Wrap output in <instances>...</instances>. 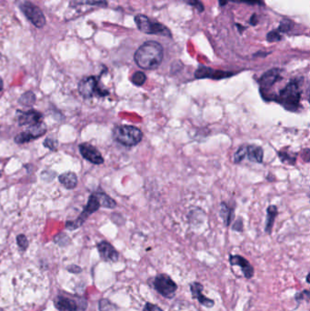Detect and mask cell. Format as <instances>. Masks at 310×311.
I'll list each match as a JSON object with an SVG mask.
<instances>
[{
	"label": "cell",
	"mask_w": 310,
	"mask_h": 311,
	"mask_svg": "<svg viewBox=\"0 0 310 311\" xmlns=\"http://www.w3.org/2000/svg\"><path fill=\"white\" fill-rule=\"evenodd\" d=\"M310 290H303V291H301V292H298L296 296H295V300L298 301V302H300L301 301H310Z\"/></svg>",
	"instance_id": "cell-30"
},
{
	"label": "cell",
	"mask_w": 310,
	"mask_h": 311,
	"mask_svg": "<svg viewBox=\"0 0 310 311\" xmlns=\"http://www.w3.org/2000/svg\"><path fill=\"white\" fill-rule=\"evenodd\" d=\"M203 290V285L199 282H192L190 284V291H191L193 299L198 300V302L206 308H213L215 301L204 295Z\"/></svg>",
	"instance_id": "cell-15"
},
{
	"label": "cell",
	"mask_w": 310,
	"mask_h": 311,
	"mask_svg": "<svg viewBox=\"0 0 310 311\" xmlns=\"http://www.w3.org/2000/svg\"><path fill=\"white\" fill-rule=\"evenodd\" d=\"M68 270L71 273L78 274L82 271V268L78 266H76V265H71L70 267H68Z\"/></svg>",
	"instance_id": "cell-36"
},
{
	"label": "cell",
	"mask_w": 310,
	"mask_h": 311,
	"mask_svg": "<svg viewBox=\"0 0 310 311\" xmlns=\"http://www.w3.org/2000/svg\"><path fill=\"white\" fill-rule=\"evenodd\" d=\"M135 22L139 30L145 34L171 37V33L167 27L158 22L152 21L148 16L144 15H138L135 16Z\"/></svg>",
	"instance_id": "cell-4"
},
{
	"label": "cell",
	"mask_w": 310,
	"mask_h": 311,
	"mask_svg": "<svg viewBox=\"0 0 310 311\" xmlns=\"http://www.w3.org/2000/svg\"><path fill=\"white\" fill-rule=\"evenodd\" d=\"M232 75L230 72H225V71H220V70H214L207 67H200L196 71V78H214V79H220L223 78H228Z\"/></svg>",
	"instance_id": "cell-16"
},
{
	"label": "cell",
	"mask_w": 310,
	"mask_h": 311,
	"mask_svg": "<svg viewBox=\"0 0 310 311\" xmlns=\"http://www.w3.org/2000/svg\"><path fill=\"white\" fill-rule=\"evenodd\" d=\"M47 131V129L44 127L42 123L30 127V129H27L25 132H21L15 137V142L17 144H24L29 142L31 140H36L43 136Z\"/></svg>",
	"instance_id": "cell-9"
},
{
	"label": "cell",
	"mask_w": 310,
	"mask_h": 311,
	"mask_svg": "<svg viewBox=\"0 0 310 311\" xmlns=\"http://www.w3.org/2000/svg\"><path fill=\"white\" fill-rule=\"evenodd\" d=\"M0 177H1V173H0Z\"/></svg>",
	"instance_id": "cell-41"
},
{
	"label": "cell",
	"mask_w": 310,
	"mask_h": 311,
	"mask_svg": "<svg viewBox=\"0 0 310 311\" xmlns=\"http://www.w3.org/2000/svg\"><path fill=\"white\" fill-rule=\"evenodd\" d=\"M95 195H96V198L98 199L101 207L107 208V209H114L117 206L116 201L112 198H110L107 194L104 193V192H96Z\"/></svg>",
	"instance_id": "cell-20"
},
{
	"label": "cell",
	"mask_w": 310,
	"mask_h": 311,
	"mask_svg": "<svg viewBox=\"0 0 310 311\" xmlns=\"http://www.w3.org/2000/svg\"><path fill=\"white\" fill-rule=\"evenodd\" d=\"M232 211L230 208H228V206H226L225 204H222L221 207V214H222V218L226 222V225L230 226V222H231V219H232Z\"/></svg>",
	"instance_id": "cell-26"
},
{
	"label": "cell",
	"mask_w": 310,
	"mask_h": 311,
	"mask_svg": "<svg viewBox=\"0 0 310 311\" xmlns=\"http://www.w3.org/2000/svg\"><path fill=\"white\" fill-rule=\"evenodd\" d=\"M310 274L308 273V275H307V283H308V284H310Z\"/></svg>",
	"instance_id": "cell-39"
},
{
	"label": "cell",
	"mask_w": 310,
	"mask_h": 311,
	"mask_svg": "<svg viewBox=\"0 0 310 311\" xmlns=\"http://www.w3.org/2000/svg\"><path fill=\"white\" fill-rule=\"evenodd\" d=\"M3 89V81L2 79H0V91Z\"/></svg>",
	"instance_id": "cell-40"
},
{
	"label": "cell",
	"mask_w": 310,
	"mask_h": 311,
	"mask_svg": "<svg viewBox=\"0 0 310 311\" xmlns=\"http://www.w3.org/2000/svg\"><path fill=\"white\" fill-rule=\"evenodd\" d=\"M230 263L231 266L240 267L241 271L246 279H250L253 278L255 270L253 266L246 258L239 255H230Z\"/></svg>",
	"instance_id": "cell-12"
},
{
	"label": "cell",
	"mask_w": 310,
	"mask_h": 311,
	"mask_svg": "<svg viewBox=\"0 0 310 311\" xmlns=\"http://www.w3.org/2000/svg\"><path fill=\"white\" fill-rule=\"evenodd\" d=\"M257 16L256 15H253L251 16V19H250V24L252 25H256L257 23Z\"/></svg>",
	"instance_id": "cell-38"
},
{
	"label": "cell",
	"mask_w": 310,
	"mask_h": 311,
	"mask_svg": "<svg viewBox=\"0 0 310 311\" xmlns=\"http://www.w3.org/2000/svg\"><path fill=\"white\" fill-rule=\"evenodd\" d=\"M59 182L68 189H73L78 185V177L73 172H68L60 175L59 177Z\"/></svg>",
	"instance_id": "cell-18"
},
{
	"label": "cell",
	"mask_w": 310,
	"mask_h": 311,
	"mask_svg": "<svg viewBox=\"0 0 310 311\" xmlns=\"http://www.w3.org/2000/svg\"><path fill=\"white\" fill-rule=\"evenodd\" d=\"M163 57L164 50L160 44L155 41H148L139 47L134 55V59L140 69L153 70L160 66Z\"/></svg>",
	"instance_id": "cell-1"
},
{
	"label": "cell",
	"mask_w": 310,
	"mask_h": 311,
	"mask_svg": "<svg viewBox=\"0 0 310 311\" xmlns=\"http://www.w3.org/2000/svg\"><path fill=\"white\" fill-rule=\"evenodd\" d=\"M301 79H293L284 87L277 97V102L281 104L286 109L296 111L300 107L302 95Z\"/></svg>",
	"instance_id": "cell-2"
},
{
	"label": "cell",
	"mask_w": 310,
	"mask_h": 311,
	"mask_svg": "<svg viewBox=\"0 0 310 311\" xmlns=\"http://www.w3.org/2000/svg\"><path fill=\"white\" fill-rule=\"evenodd\" d=\"M20 9L25 16L32 23L35 27L38 28H42L45 27L47 19L43 12L38 5H34L29 1H25L20 5Z\"/></svg>",
	"instance_id": "cell-8"
},
{
	"label": "cell",
	"mask_w": 310,
	"mask_h": 311,
	"mask_svg": "<svg viewBox=\"0 0 310 311\" xmlns=\"http://www.w3.org/2000/svg\"><path fill=\"white\" fill-rule=\"evenodd\" d=\"M44 146L49 149L50 151H56V149L58 147V142L56 140H52V139H47L44 142Z\"/></svg>",
	"instance_id": "cell-34"
},
{
	"label": "cell",
	"mask_w": 310,
	"mask_h": 311,
	"mask_svg": "<svg viewBox=\"0 0 310 311\" xmlns=\"http://www.w3.org/2000/svg\"><path fill=\"white\" fill-rule=\"evenodd\" d=\"M18 124L20 126H29L34 127L41 124L42 121V114L36 110H28V111H18Z\"/></svg>",
	"instance_id": "cell-13"
},
{
	"label": "cell",
	"mask_w": 310,
	"mask_h": 311,
	"mask_svg": "<svg viewBox=\"0 0 310 311\" xmlns=\"http://www.w3.org/2000/svg\"><path fill=\"white\" fill-rule=\"evenodd\" d=\"M104 1H105V0H104Z\"/></svg>",
	"instance_id": "cell-43"
},
{
	"label": "cell",
	"mask_w": 310,
	"mask_h": 311,
	"mask_svg": "<svg viewBox=\"0 0 310 311\" xmlns=\"http://www.w3.org/2000/svg\"><path fill=\"white\" fill-rule=\"evenodd\" d=\"M79 151L85 159L95 165H101L104 163V158L101 153L94 146L88 143H83L79 145Z\"/></svg>",
	"instance_id": "cell-10"
},
{
	"label": "cell",
	"mask_w": 310,
	"mask_h": 311,
	"mask_svg": "<svg viewBox=\"0 0 310 311\" xmlns=\"http://www.w3.org/2000/svg\"><path fill=\"white\" fill-rule=\"evenodd\" d=\"M233 230L234 231H242L243 230V223L242 221H236L235 223V225L233 226Z\"/></svg>",
	"instance_id": "cell-37"
},
{
	"label": "cell",
	"mask_w": 310,
	"mask_h": 311,
	"mask_svg": "<svg viewBox=\"0 0 310 311\" xmlns=\"http://www.w3.org/2000/svg\"><path fill=\"white\" fill-rule=\"evenodd\" d=\"M187 4L192 5L194 7H196L199 12L204 11V5L199 0H185Z\"/></svg>",
	"instance_id": "cell-33"
},
{
	"label": "cell",
	"mask_w": 310,
	"mask_h": 311,
	"mask_svg": "<svg viewBox=\"0 0 310 311\" xmlns=\"http://www.w3.org/2000/svg\"><path fill=\"white\" fill-rule=\"evenodd\" d=\"M18 102L20 103L23 106H25V107H31L36 102V96H35V94L33 92H26L25 94H23L21 97H20Z\"/></svg>",
	"instance_id": "cell-22"
},
{
	"label": "cell",
	"mask_w": 310,
	"mask_h": 311,
	"mask_svg": "<svg viewBox=\"0 0 310 311\" xmlns=\"http://www.w3.org/2000/svg\"><path fill=\"white\" fill-rule=\"evenodd\" d=\"M281 78H282L281 70L279 69H273L267 71V73H265L259 79V86L261 91H268V89L271 88Z\"/></svg>",
	"instance_id": "cell-11"
},
{
	"label": "cell",
	"mask_w": 310,
	"mask_h": 311,
	"mask_svg": "<svg viewBox=\"0 0 310 311\" xmlns=\"http://www.w3.org/2000/svg\"><path fill=\"white\" fill-rule=\"evenodd\" d=\"M16 242L18 247H20L22 250H26L28 247V240L25 235H18L16 236Z\"/></svg>",
	"instance_id": "cell-29"
},
{
	"label": "cell",
	"mask_w": 310,
	"mask_h": 311,
	"mask_svg": "<svg viewBox=\"0 0 310 311\" xmlns=\"http://www.w3.org/2000/svg\"><path fill=\"white\" fill-rule=\"evenodd\" d=\"M154 288L155 291L166 299H172L177 290V285L166 274H159L154 279Z\"/></svg>",
	"instance_id": "cell-5"
},
{
	"label": "cell",
	"mask_w": 310,
	"mask_h": 311,
	"mask_svg": "<svg viewBox=\"0 0 310 311\" xmlns=\"http://www.w3.org/2000/svg\"><path fill=\"white\" fill-rule=\"evenodd\" d=\"M55 242L60 246H66L70 242V237L64 233H60L55 237Z\"/></svg>",
	"instance_id": "cell-28"
},
{
	"label": "cell",
	"mask_w": 310,
	"mask_h": 311,
	"mask_svg": "<svg viewBox=\"0 0 310 311\" xmlns=\"http://www.w3.org/2000/svg\"><path fill=\"white\" fill-rule=\"evenodd\" d=\"M100 207H101V206H100V203H99L98 199L96 198V195H95V193L92 194L90 197H89V199H88V201H87V203H86L85 209H83V211H82V213L79 215V217H78L77 220H74V221H68V222L66 223L67 229H69L70 231L78 230L79 227H81V226L85 223L86 219H87L91 214H93L94 212L97 211Z\"/></svg>",
	"instance_id": "cell-7"
},
{
	"label": "cell",
	"mask_w": 310,
	"mask_h": 311,
	"mask_svg": "<svg viewBox=\"0 0 310 311\" xmlns=\"http://www.w3.org/2000/svg\"><path fill=\"white\" fill-rule=\"evenodd\" d=\"M267 223H266V230L265 231L268 234H270L271 231H272L273 225H274V220L278 214V209L275 206H270L267 209Z\"/></svg>",
	"instance_id": "cell-21"
},
{
	"label": "cell",
	"mask_w": 310,
	"mask_h": 311,
	"mask_svg": "<svg viewBox=\"0 0 310 311\" xmlns=\"http://www.w3.org/2000/svg\"><path fill=\"white\" fill-rule=\"evenodd\" d=\"M246 156H248L249 160L256 163H262L264 157V151L262 148L258 146H247V153Z\"/></svg>",
	"instance_id": "cell-19"
},
{
	"label": "cell",
	"mask_w": 310,
	"mask_h": 311,
	"mask_svg": "<svg viewBox=\"0 0 310 311\" xmlns=\"http://www.w3.org/2000/svg\"><path fill=\"white\" fill-rule=\"evenodd\" d=\"M292 26H293V23L290 20H284L280 23L278 31V32H288L291 29Z\"/></svg>",
	"instance_id": "cell-31"
},
{
	"label": "cell",
	"mask_w": 310,
	"mask_h": 311,
	"mask_svg": "<svg viewBox=\"0 0 310 311\" xmlns=\"http://www.w3.org/2000/svg\"><path fill=\"white\" fill-rule=\"evenodd\" d=\"M99 311H111L114 309V305L107 299H103L98 303Z\"/></svg>",
	"instance_id": "cell-27"
},
{
	"label": "cell",
	"mask_w": 310,
	"mask_h": 311,
	"mask_svg": "<svg viewBox=\"0 0 310 311\" xmlns=\"http://www.w3.org/2000/svg\"><path fill=\"white\" fill-rule=\"evenodd\" d=\"M78 90H79L81 95L85 98H90L95 95L100 96V97H104V96L108 95V91L103 89L101 86H99L97 78L94 77V76L83 78L79 82Z\"/></svg>",
	"instance_id": "cell-6"
},
{
	"label": "cell",
	"mask_w": 310,
	"mask_h": 311,
	"mask_svg": "<svg viewBox=\"0 0 310 311\" xmlns=\"http://www.w3.org/2000/svg\"><path fill=\"white\" fill-rule=\"evenodd\" d=\"M113 138L118 143L126 147L138 145L143 139V133L140 129L133 126H118L113 130Z\"/></svg>",
	"instance_id": "cell-3"
},
{
	"label": "cell",
	"mask_w": 310,
	"mask_h": 311,
	"mask_svg": "<svg viewBox=\"0 0 310 311\" xmlns=\"http://www.w3.org/2000/svg\"><path fill=\"white\" fill-rule=\"evenodd\" d=\"M143 311H164L161 308L158 306H156L155 304H152L148 302L146 305H145Z\"/></svg>",
	"instance_id": "cell-35"
},
{
	"label": "cell",
	"mask_w": 310,
	"mask_h": 311,
	"mask_svg": "<svg viewBox=\"0 0 310 311\" xmlns=\"http://www.w3.org/2000/svg\"><path fill=\"white\" fill-rule=\"evenodd\" d=\"M97 250L103 260L117 262L119 258V254L110 243L101 241L97 244Z\"/></svg>",
	"instance_id": "cell-14"
},
{
	"label": "cell",
	"mask_w": 310,
	"mask_h": 311,
	"mask_svg": "<svg viewBox=\"0 0 310 311\" xmlns=\"http://www.w3.org/2000/svg\"><path fill=\"white\" fill-rule=\"evenodd\" d=\"M147 80V77L145 75L143 72L141 71H138L136 72L132 78H131V81L133 83L134 85L136 86H142L144 84L145 82Z\"/></svg>",
	"instance_id": "cell-24"
},
{
	"label": "cell",
	"mask_w": 310,
	"mask_h": 311,
	"mask_svg": "<svg viewBox=\"0 0 310 311\" xmlns=\"http://www.w3.org/2000/svg\"><path fill=\"white\" fill-rule=\"evenodd\" d=\"M229 2H237V3H245L247 5H264L263 0H220V5L221 6L227 5Z\"/></svg>",
	"instance_id": "cell-23"
},
{
	"label": "cell",
	"mask_w": 310,
	"mask_h": 311,
	"mask_svg": "<svg viewBox=\"0 0 310 311\" xmlns=\"http://www.w3.org/2000/svg\"><path fill=\"white\" fill-rule=\"evenodd\" d=\"M246 153H247V146H242L237 151L235 152L234 156V160L235 163H240L246 157Z\"/></svg>",
	"instance_id": "cell-25"
},
{
	"label": "cell",
	"mask_w": 310,
	"mask_h": 311,
	"mask_svg": "<svg viewBox=\"0 0 310 311\" xmlns=\"http://www.w3.org/2000/svg\"><path fill=\"white\" fill-rule=\"evenodd\" d=\"M267 38L269 42H277V41L281 40V35L278 31L273 30L271 32L267 34Z\"/></svg>",
	"instance_id": "cell-32"
},
{
	"label": "cell",
	"mask_w": 310,
	"mask_h": 311,
	"mask_svg": "<svg viewBox=\"0 0 310 311\" xmlns=\"http://www.w3.org/2000/svg\"><path fill=\"white\" fill-rule=\"evenodd\" d=\"M56 307L61 311H78V305L74 300L69 298L59 297L56 301Z\"/></svg>",
	"instance_id": "cell-17"
},
{
	"label": "cell",
	"mask_w": 310,
	"mask_h": 311,
	"mask_svg": "<svg viewBox=\"0 0 310 311\" xmlns=\"http://www.w3.org/2000/svg\"><path fill=\"white\" fill-rule=\"evenodd\" d=\"M0 311H1V310H0Z\"/></svg>",
	"instance_id": "cell-42"
}]
</instances>
